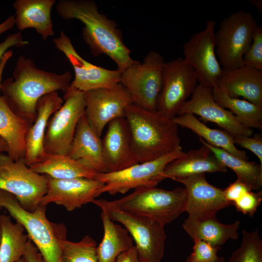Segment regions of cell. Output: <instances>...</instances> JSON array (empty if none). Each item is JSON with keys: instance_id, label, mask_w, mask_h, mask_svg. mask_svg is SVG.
Returning <instances> with one entry per match:
<instances>
[{"instance_id": "33", "label": "cell", "mask_w": 262, "mask_h": 262, "mask_svg": "<svg viewBox=\"0 0 262 262\" xmlns=\"http://www.w3.org/2000/svg\"><path fill=\"white\" fill-rule=\"evenodd\" d=\"M97 242L89 235L79 242L61 241V262H98Z\"/></svg>"}, {"instance_id": "4", "label": "cell", "mask_w": 262, "mask_h": 262, "mask_svg": "<svg viewBox=\"0 0 262 262\" xmlns=\"http://www.w3.org/2000/svg\"><path fill=\"white\" fill-rule=\"evenodd\" d=\"M186 199L184 187L167 190L151 187L135 189L131 194L115 200L95 199L92 203L145 216L165 226L185 212Z\"/></svg>"}, {"instance_id": "6", "label": "cell", "mask_w": 262, "mask_h": 262, "mask_svg": "<svg viewBox=\"0 0 262 262\" xmlns=\"http://www.w3.org/2000/svg\"><path fill=\"white\" fill-rule=\"evenodd\" d=\"M258 26L253 15L244 11L232 13L223 19L215 38L216 55L223 69L244 66L243 57Z\"/></svg>"}, {"instance_id": "22", "label": "cell", "mask_w": 262, "mask_h": 262, "mask_svg": "<svg viewBox=\"0 0 262 262\" xmlns=\"http://www.w3.org/2000/svg\"><path fill=\"white\" fill-rule=\"evenodd\" d=\"M227 168L216 158L211 150L202 144L169 163L160 175V182L166 179L174 180L206 172H226Z\"/></svg>"}, {"instance_id": "23", "label": "cell", "mask_w": 262, "mask_h": 262, "mask_svg": "<svg viewBox=\"0 0 262 262\" xmlns=\"http://www.w3.org/2000/svg\"><path fill=\"white\" fill-rule=\"evenodd\" d=\"M216 87L225 91L231 98L242 97L262 107V71L244 65L231 69H223Z\"/></svg>"}, {"instance_id": "31", "label": "cell", "mask_w": 262, "mask_h": 262, "mask_svg": "<svg viewBox=\"0 0 262 262\" xmlns=\"http://www.w3.org/2000/svg\"><path fill=\"white\" fill-rule=\"evenodd\" d=\"M1 229L0 262H17L24 254L29 240L20 223H14L9 216L0 214Z\"/></svg>"}, {"instance_id": "35", "label": "cell", "mask_w": 262, "mask_h": 262, "mask_svg": "<svg viewBox=\"0 0 262 262\" xmlns=\"http://www.w3.org/2000/svg\"><path fill=\"white\" fill-rule=\"evenodd\" d=\"M243 65L262 71V26L256 29L251 43L243 57Z\"/></svg>"}, {"instance_id": "20", "label": "cell", "mask_w": 262, "mask_h": 262, "mask_svg": "<svg viewBox=\"0 0 262 262\" xmlns=\"http://www.w3.org/2000/svg\"><path fill=\"white\" fill-rule=\"evenodd\" d=\"M63 103L58 92L41 98L36 106V116L30 127L26 139L24 161L31 166L43 160L47 156L44 148V139L48 121L50 116Z\"/></svg>"}, {"instance_id": "11", "label": "cell", "mask_w": 262, "mask_h": 262, "mask_svg": "<svg viewBox=\"0 0 262 262\" xmlns=\"http://www.w3.org/2000/svg\"><path fill=\"white\" fill-rule=\"evenodd\" d=\"M184 153L179 146L172 152L152 161L138 163L117 172L99 173L97 180L104 184L99 190V195L125 194L132 189L156 187L165 166Z\"/></svg>"}, {"instance_id": "38", "label": "cell", "mask_w": 262, "mask_h": 262, "mask_svg": "<svg viewBox=\"0 0 262 262\" xmlns=\"http://www.w3.org/2000/svg\"><path fill=\"white\" fill-rule=\"evenodd\" d=\"M235 144L248 149L258 158L262 165V136L255 134L253 137L238 135L233 137Z\"/></svg>"}, {"instance_id": "14", "label": "cell", "mask_w": 262, "mask_h": 262, "mask_svg": "<svg viewBox=\"0 0 262 262\" xmlns=\"http://www.w3.org/2000/svg\"><path fill=\"white\" fill-rule=\"evenodd\" d=\"M55 48L66 57L73 67L75 76L69 87L83 92L99 88L113 87L120 83L121 72L92 64L76 51L70 38L61 31L53 39Z\"/></svg>"}, {"instance_id": "47", "label": "cell", "mask_w": 262, "mask_h": 262, "mask_svg": "<svg viewBox=\"0 0 262 262\" xmlns=\"http://www.w3.org/2000/svg\"><path fill=\"white\" fill-rule=\"evenodd\" d=\"M17 262H26L23 257H22L19 261H18Z\"/></svg>"}, {"instance_id": "32", "label": "cell", "mask_w": 262, "mask_h": 262, "mask_svg": "<svg viewBox=\"0 0 262 262\" xmlns=\"http://www.w3.org/2000/svg\"><path fill=\"white\" fill-rule=\"evenodd\" d=\"M213 95L214 100L230 111L243 126L250 129H262V107L245 99L231 98L218 87L213 88Z\"/></svg>"}, {"instance_id": "26", "label": "cell", "mask_w": 262, "mask_h": 262, "mask_svg": "<svg viewBox=\"0 0 262 262\" xmlns=\"http://www.w3.org/2000/svg\"><path fill=\"white\" fill-rule=\"evenodd\" d=\"M240 225L239 221L229 224H223L213 216L198 219L187 217L182 226L193 240H201L220 247L228 240L238 238Z\"/></svg>"}, {"instance_id": "21", "label": "cell", "mask_w": 262, "mask_h": 262, "mask_svg": "<svg viewBox=\"0 0 262 262\" xmlns=\"http://www.w3.org/2000/svg\"><path fill=\"white\" fill-rule=\"evenodd\" d=\"M9 59V56L5 55L0 63V137L7 144V154L16 161L24 159L26 136L32 124L16 114L1 94L2 72Z\"/></svg>"}, {"instance_id": "42", "label": "cell", "mask_w": 262, "mask_h": 262, "mask_svg": "<svg viewBox=\"0 0 262 262\" xmlns=\"http://www.w3.org/2000/svg\"><path fill=\"white\" fill-rule=\"evenodd\" d=\"M115 262H142L139 259L135 246L120 254Z\"/></svg>"}, {"instance_id": "16", "label": "cell", "mask_w": 262, "mask_h": 262, "mask_svg": "<svg viewBox=\"0 0 262 262\" xmlns=\"http://www.w3.org/2000/svg\"><path fill=\"white\" fill-rule=\"evenodd\" d=\"M191 96L177 115L186 113L198 115L205 121L216 124L233 137L238 135L251 136L253 134L252 129L243 126L230 111L222 108L214 100L212 87L198 84Z\"/></svg>"}, {"instance_id": "30", "label": "cell", "mask_w": 262, "mask_h": 262, "mask_svg": "<svg viewBox=\"0 0 262 262\" xmlns=\"http://www.w3.org/2000/svg\"><path fill=\"white\" fill-rule=\"evenodd\" d=\"M199 140L211 150L223 165L235 173L237 180L251 190H260L262 186V165L261 164L234 156L224 149L209 144L201 138L199 137Z\"/></svg>"}, {"instance_id": "12", "label": "cell", "mask_w": 262, "mask_h": 262, "mask_svg": "<svg viewBox=\"0 0 262 262\" xmlns=\"http://www.w3.org/2000/svg\"><path fill=\"white\" fill-rule=\"evenodd\" d=\"M197 82L194 70L183 58L179 57L165 62L157 111L170 118L176 116L180 108L193 93Z\"/></svg>"}, {"instance_id": "48", "label": "cell", "mask_w": 262, "mask_h": 262, "mask_svg": "<svg viewBox=\"0 0 262 262\" xmlns=\"http://www.w3.org/2000/svg\"><path fill=\"white\" fill-rule=\"evenodd\" d=\"M1 207H0V211L1 209ZM1 226H0V239H1Z\"/></svg>"}, {"instance_id": "46", "label": "cell", "mask_w": 262, "mask_h": 262, "mask_svg": "<svg viewBox=\"0 0 262 262\" xmlns=\"http://www.w3.org/2000/svg\"><path fill=\"white\" fill-rule=\"evenodd\" d=\"M185 262H192L188 257H187ZM215 262H225V260L223 257H219Z\"/></svg>"}, {"instance_id": "44", "label": "cell", "mask_w": 262, "mask_h": 262, "mask_svg": "<svg viewBox=\"0 0 262 262\" xmlns=\"http://www.w3.org/2000/svg\"><path fill=\"white\" fill-rule=\"evenodd\" d=\"M7 146L4 140L0 137V155L7 153Z\"/></svg>"}, {"instance_id": "13", "label": "cell", "mask_w": 262, "mask_h": 262, "mask_svg": "<svg viewBox=\"0 0 262 262\" xmlns=\"http://www.w3.org/2000/svg\"><path fill=\"white\" fill-rule=\"evenodd\" d=\"M215 22L206 21L203 30L196 33L183 45L185 61L194 70L199 84L214 88L223 72L215 53Z\"/></svg>"}, {"instance_id": "41", "label": "cell", "mask_w": 262, "mask_h": 262, "mask_svg": "<svg viewBox=\"0 0 262 262\" xmlns=\"http://www.w3.org/2000/svg\"><path fill=\"white\" fill-rule=\"evenodd\" d=\"M23 257L26 262H45L38 249L29 239Z\"/></svg>"}, {"instance_id": "3", "label": "cell", "mask_w": 262, "mask_h": 262, "mask_svg": "<svg viewBox=\"0 0 262 262\" xmlns=\"http://www.w3.org/2000/svg\"><path fill=\"white\" fill-rule=\"evenodd\" d=\"M132 149L138 163L159 158L180 146L178 126L157 111H150L131 103L126 108Z\"/></svg>"}, {"instance_id": "39", "label": "cell", "mask_w": 262, "mask_h": 262, "mask_svg": "<svg viewBox=\"0 0 262 262\" xmlns=\"http://www.w3.org/2000/svg\"><path fill=\"white\" fill-rule=\"evenodd\" d=\"M28 44H29V42L23 39L21 33L19 31L8 35L0 43V63L3 55L9 49L14 47H23Z\"/></svg>"}, {"instance_id": "18", "label": "cell", "mask_w": 262, "mask_h": 262, "mask_svg": "<svg viewBox=\"0 0 262 262\" xmlns=\"http://www.w3.org/2000/svg\"><path fill=\"white\" fill-rule=\"evenodd\" d=\"M186 190L185 212L192 219L216 216L219 211L231 205L225 198L223 190L211 184L205 174L193 175L176 180Z\"/></svg>"}, {"instance_id": "40", "label": "cell", "mask_w": 262, "mask_h": 262, "mask_svg": "<svg viewBox=\"0 0 262 262\" xmlns=\"http://www.w3.org/2000/svg\"><path fill=\"white\" fill-rule=\"evenodd\" d=\"M250 190L245 184L236 179L223 190L226 199L232 205L244 194Z\"/></svg>"}, {"instance_id": "29", "label": "cell", "mask_w": 262, "mask_h": 262, "mask_svg": "<svg viewBox=\"0 0 262 262\" xmlns=\"http://www.w3.org/2000/svg\"><path fill=\"white\" fill-rule=\"evenodd\" d=\"M172 119L178 126L191 130L213 147L224 149L237 157L248 160L246 152L237 148L233 136L227 131L210 128L191 114L179 115Z\"/></svg>"}, {"instance_id": "10", "label": "cell", "mask_w": 262, "mask_h": 262, "mask_svg": "<svg viewBox=\"0 0 262 262\" xmlns=\"http://www.w3.org/2000/svg\"><path fill=\"white\" fill-rule=\"evenodd\" d=\"M98 207L128 231L142 262H161L167 237L164 225L145 216L104 206Z\"/></svg>"}, {"instance_id": "2", "label": "cell", "mask_w": 262, "mask_h": 262, "mask_svg": "<svg viewBox=\"0 0 262 262\" xmlns=\"http://www.w3.org/2000/svg\"><path fill=\"white\" fill-rule=\"evenodd\" d=\"M68 71L62 73L44 70L24 56L17 59L12 77L2 81L0 93L11 110L31 124L36 116L38 100L49 93L65 92L71 82Z\"/></svg>"}, {"instance_id": "1", "label": "cell", "mask_w": 262, "mask_h": 262, "mask_svg": "<svg viewBox=\"0 0 262 262\" xmlns=\"http://www.w3.org/2000/svg\"><path fill=\"white\" fill-rule=\"evenodd\" d=\"M58 15L65 20L75 19L84 25L82 36L95 56L105 54L116 64L121 73L135 63L123 42L115 22L101 13L92 0H60L56 4Z\"/></svg>"}, {"instance_id": "5", "label": "cell", "mask_w": 262, "mask_h": 262, "mask_svg": "<svg viewBox=\"0 0 262 262\" xmlns=\"http://www.w3.org/2000/svg\"><path fill=\"white\" fill-rule=\"evenodd\" d=\"M0 207L5 208L16 222L22 225L45 262H61L60 244L66 239V229L63 224L48 219L46 206L39 205L33 212H29L20 206L13 195L0 189Z\"/></svg>"}, {"instance_id": "36", "label": "cell", "mask_w": 262, "mask_h": 262, "mask_svg": "<svg viewBox=\"0 0 262 262\" xmlns=\"http://www.w3.org/2000/svg\"><path fill=\"white\" fill-rule=\"evenodd\" d=\"M193 241L192 253L188 256L192 262H215L217 260L220 246H213L201 240Z\"/></svg>"}, {"instance_id": "28", "label": "cell", "mask_w": 262, "mask_h": 262, "mask_svg": "<svg viewBox=\"0 0 262 262\" xmlns=\"http://www.w3.org/2000/svg\"><path fill=\"white\" fill-rule=\"evenodd\" d=\"M30 167L36 173L55 179L76 178L97 179L99 174L68 155L47 154L41 162Z\"/></svg>"}, {"instance_id": "45", "label": "cell", "mask_w": 262, "mask_h": 262, "mask_svg": "<svg viewBox=\"0 0 262 262\" xmlns=\"http://www.w3.org/2000/svg\"><path fill=\"white\" fill-rule=\"evenodd\" d=\"M249 2L253 4L260 11L262 10V0H250Z\"/></svg>"}, {"instance_id": "24", "label": "cell", "mask_w": 262, "mask_h": 262, "mask_svg": "<svg viewBox=\"0 0 262 262\" xmlns=\"http://www.w3.org/2000/svg\"><path fill=\"white\" fill-rule=\"evenodd\" d=\"M68 155L97 173H107L101 139L84 115L78 123Z\"/></svg>"}, {"instance_id": "27", "label": "cell", "mask_w": 262, "mask_h": 262, "mask_svg": "<svg viewBox=\"0 0 262 262\" xmlns=\"http://www.w3.org/2000/svg\"><path fill=\"white\" fill-rule=\"evenodd\" d=\"M100 218L104 234L97 246L98 262H115L120 254L134 246L133 240L128 231L121 225L115 223L102 209Z\"/></svg>"}, {"instance_id": "34", "label": "cell", "mask_w": 262, "mask_h": 262, "mask_svg": "<svg viewBox=\"0 0 262 262\" xmlns=\"http://www.w3.org/2000/svg\"><path fill=\"white\" fill-rule=\"evenodd\" d=\"M241 245L231 254L227 262H262V241L258 230L242 231Z\"/></svg>"}, {"instance_id": "43", "label": "cell", "mask_w": 262, "mask_h": 262, "mask_svg": "<svg viewBox=\"0 0 262 262\" xmlns=\"http://www.w3.org/2000/svg\"><path fill=\"white\" fill-rule=\"evenodd\" d=\"M15 26V16H8L3 22L0 24V35L11 30Z\"/></svg>"}, {"instance_id": "37", "label": "cell", "mask_w": 262, "mask_h": 262, "mask_svg": "<svg viewBox=\"0 0 262 262\" xmlns=\"http://www.w3.org/2000/svg\"><path fill=\"white\" fill-rule=\"evenodd\" d=\"M262 200L261 191L254 192L249 190L244 194L233 205L236 210L245 214L253 216Z\"/></svg>"}, {"instance_id": "19", "label": "cell", "mask_w": 262, "mask_h": 262, "mask_svg": "<svg viewBox=\"0 0 262 262\" xmlns=\"http://www.w3.org/2000/svg\"><path fill=\"white\" fill-rule=\"evenodd\" d=\"M101 141L107 173L119 171L138 164L132 149L130 128L125 117L110 121Z\"/></svg>"}, {"instance_id": "25", "label": "cell", "mask_w": 262, "mask_h": 262, "mask_svg": "<svg viewBox=\"0 0 262 262\" xmlns=\"http://www.w3.org/2000/svg\"><path fill=\"white\" fill-rule=\"evenodd\" d=\"M55 0H16L13 4L15 25L20 31L34 29L44 40L53 36L51 9Z\"/></svg>"}, {"instance_id": "15", "label": "cell", "mask_w": 262, "mask_h": 262, "mask_svg": "<svg viewBox=\"0 0 262 262\" xmlns=\"http://www.w3.org/2000/svg\"><path fill=\"white\" fill-rule=\"evenodd\" d=\"M84 115L96 133L101 136L104 128L112 120L125 117L127 107L132 103L126 89L120 83L108 88L84 92Z\"/></svg>"}, {"instance_id": "17", "label": "cell", "mask_w": 262, "mask_h": 262, "mask_svg": "<svg viewBox=\"0 0 262 262\" xmlns=\"http://www.w3.org/2000/svg\"><path fill=\"white\" fill-rule=\"evenodd\" d=\"M47 176V193L40 205L46 206L50 203H54L64 206L68 211L92 202L100 195L99 190L104 185L97 179L85 178L55 179Z\"/></svg>"}, {"instance_id": "8", "label": "cell", "mask_w": 262, "mask_h": 262, "mask_svg": "<svg viewBox=\"0 0 262 262\" xmlns=\"http://www.w3.org/2000/svg\"><path fill=\"white\" fill-rule=\"evenodd\" d=\"M0 189L13 195L25 210L33 212L47 193V176L35 172L24 159L0 155Z\"/></svg>"}, {"instance_id": "9", "label": "cell", "mask_w": 262, "mask_h": 262, "mask_svg": "<svg viewBox=\"0 0 262 262\" xmlns=\"http://www.w3.org/2000/svg\"><path fill=\"white\" fill-rule=\"evenodd\" d=\"M63 99V104L48 123L44 139L48 155H68L78 123L85 113L84 92L69 87Z\"/></svg>"}, {"instance_id": "7", "label": "cell", "mask_w": 262, "mask_h": 262, "mask_svg": "<svg viewBox=\"0 0 262 262\" xmlns=\"http://www.w3.org/2000/svg\"><path fill=\"white\" fill-rule=\"evenodd\" d=\"M164 63L163 56L152 50L143 62L137 61L121 72L120 83L129 92L133 104L147 110L157 111Z\"/></svg>"}]
</instances>
